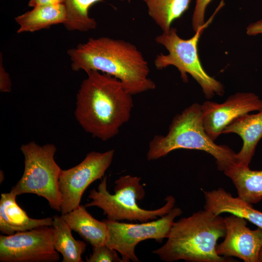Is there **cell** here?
<instances>
[{
  "instance_id": "9a60e30c",
  "label": "cell",
  "mask_w": 262,
  "mask_h": 262,
  "mask_svg": "<svg viewBox=\"0 0 262 262\" xmlns=\"http://www.w3.org/2000/svg\"><path fill=\"white\" fill-rule=\"evenodd\" d=\"M16 195L11 191L1 194L0 200V230L7 235L42 226H52L53 217L34 219L17 204Z\"/></svg>"
},
{
  "instance_id": "cb8c5ba5",
  "label": "cell",
  "mask_w": 262,
  "mask_h": 262,
  "mask_svg": "<svg viewBox=\"0 0 262 262\" xmlns=\"http://www.w3.org/2000/svg\"><path fill=\"white\" fill-rule=\"evenodd\" d=\"M11 81L10 75L3 65V57L0 56V91L2 93H8L11 91Z\"/></svg>"
},
{
  "instance_id": "30bf717a",
  "label": "cell",
  "mask_w": 262,
  "mask_h": 262,
  "mask_svg": "<svg viewBox=\"0 0 262 262\" xmlns=\"http://www.w3.org/2000/svg\"><path fill=\"white\" fill-rule=\"evenodd\" d=\"M52 226H42L0 236V262H57L59 253L53 243Z\"/></svg>"
},
{
  "instance_id": "52a82bcc",
  "label": "cell",
  "mask_w": 262,
  "mask_h": 262,
  "mask_svg": "<svg viewBox=\"0 0 262 262\" xmlns=\"http://www.w3.org/2000/svg\"><path fill=\"white\" fill-rule=\"evenodd\" d=\"M20 150L24 158V172L11 191L16 196L29 193L42 196L51 209L61 212L59 182L62 169L54 159L56 146L50 143L40 146L32 141L22 145Z\"/></svg>"
},
{
  "instance_id": "8fae6325",
  "label": "cell",
  "mask_w": 262,
  "mask_h": 262,
  "mask_svg": "<svg viewBox=\"0 0 262 262\" xmlns=\"http://www.w3.org/2000/svg\"><path fill=\"white\" fill-rule=\"evenodd\" d=\"M262 110V99L252 92H238L223 103L207 100L201 104L203 126L214 141L230 123L251 112Z\"/></svg>"
},
{
  "instance_id": "7c38bea8",
  "label": "cell",
  "mask_w": 262,
  "mask_h": 262,
  "mask_svg": "<svg viewBox=\"0 0 262 262\" xmlns=\"http://www.w3.org/2000/svg\"><path fill=\"white\" fill-rule=\"evenodd\" d=\"M226 234L224 241L216 247L218 255L235 257L245 262H259L262 247V229L247 227V220L231 214L224 217Z\"/></svg>"
},
{
  "instance_id": "ffe728a7",
  "label": "cell",
  "mask_w": 262,
  "mask_h": 262,
  "mask_svg": "<svg viewBox=\"0 0 262 262\" xmlns=\"http://www.w3.org/2000/svg\"><path fill=\"white\" fill-rule=\"evenodd\" d=\"M191 0H147L148 14L163 32L171 28L172 22L188 9Z\"/></svg>"
},
{
  "instance_id": "e0dca14e",
  "label": "cell",
  "mask_w": 262,
  "mask_h": 262,
  "mask_svg": "<svg viewBox=\"0 0 262 262\" xmlns=\"http://www.w3.org/2000/svg\"><path fill=\"white\" fill-rule=\"evenodd\" d=\"M66 11L64 3L38 6L15 18L19 25L18 33H33L49 28L50 26L64 24L66 20Z\"/></svg>"
},
{
  "instance_id": "603a6c76",
  "label": "cell",
  "mask_w": 262,
  "mask_h": 262,
  "mask_svg": "<svg viewBox=\"0 0 262 262\" xmlns=\"http://www.w3.org/2000/svg\"><path fill=\"white\" fill-rule=\"evenodd\" d=\"M212 0H196L192 18L193 30L196 32L205 24L204 17L207 7Z\"/></svg>"
},
{
  "instance_id": "484cf974",
  "label": "cell",
  "mask_w": 262,
  "mask_h": 262,
  "mask_svg": "<svg viewBox=\"0 0 262 262\" xmlns=\"http://www.w3.org/2000/svg\"><path fill=\"white\" fill-rule=\"evenodd\" d=\"M64 0H30L28 5L34 7L38 6L54 5L63 3Z\"/></svg>"
},
{
  "instance_id": "44dd1931",
  "label": "cell",
  "mask_w": 262,
  "mask_h": 262,
  "mask_svg": "<svg viewBox=\"0 0 262 262\" xmlns=\"http://www.w3.org/2000/svg\"><path fill=\"white\" fill-rule=\"evenodd\" d=\"M101 0H64L66 11V20L64 24L71 31L87 32L94 30L97 26L96 21L89 16V8ZM145 2L147 0H142Z\"/></svg>"
},
{
  "instance_id": "4fadbf2b",
  "label": "cell",
  "mask_w": 262,
  "mask_h": 262,
  "mask_svg": "<svg viewBox=\"0 0 262 262\" xmlns=\"http://www.w3.org/2000/svg\"><path fill=\"white\" fill-rule=\"evenodd\" d=\"M235 133L243 140V146L236 153L237 164L249 167L257 146L262 138V110L254 114H245L230 123L222 134Z\"/></svg>"
},
{
  "instance_id": "5b68a950",
  "label": "cell",
  "mask_w": 262,
  "mask_h": 262,
  "mask_svg": "<svg viewBox=\"0 0 262 262\" xmlns=\"http://www.w3.org/2000/svg\"><path fill=\"white\" fill-rule=\"evenodd\" d=\"M141 178L129 175L122 176L115 181L114 194L107 188V177H103L97 190L90 191L91 201L86 207L96 206L103 211L107 220L119 221L127 220L145 222L154 220L167 214L174 207L175 199L172 196L165 198L164 205L155 210L142 209L137 200L142 199L145 194L143 186L140 183Z\"/></svg>"
},
{
  "instance_id": "7402d4cb",
  "label": "cell",
  "mask_w": 262,
  "mask_h": 262,
  "mask_svg": "<svg viewBox=\"0 0 262 262\" xmlns=\"http://www.w3.org/2000/svg\"><path fill=\"white\" fill-rule=\"evenodd\" d=\"M117 251L106 245L93 247L92 253L88 258L87 262H123Z\"/></svg>"
},
{
  "instance_id": "d6986e66",
  "label": "cell",
  "mask_w": 262,
  "mask_h": 262,
  "mask_svg": "<svg viewBox=\"0 0 262 262\" xmlns=\"http://www.w3.org/2000/svg\"><path fill=\"white\" fill-rule=\"evenodd\" d=\"M53 243L62 257V262H82V255L86 250L84 241L75 240L72 230L65 220L57 215L53 216Z\"/></svg>"
},
{
  "instance_id": "8992f818",
  "label": "cell",
  "mask_w": 262,
  "mask_h": 262,
  "mask_svg": "<svg viewBox=\"0 0 262 262\" xmlns=\"http://www.w3.org/2000/svg\"><path fill=\"white\" fill-rule=\"evenodd\" d=\"M223 5L220 2L212 16L189 39L180 37L176 28L173 27L166 32H163L155 38V41L168 51L167 54L161 53L156 56L154 60L156 68L163 69L170 66H174L179 71L181 78L185 82L188 81L187 74H190L199 84L207 99L212 98L216 95L222 96L225 92L224 87L204 69L199 58L198 43L203 32Z\"/></svg>"
},
{
  "instance_id": "2e32d148",
  "label": "cell",
  "mask_w": 262,
  "mask_h": 262,
  "mask_svg": "<svg viewBox=\"0 0 262 262\" xmlns=\"http://www.w3.org/2000/svg\"><path fill=\"white\" fill-rule=\"evenodd\" d=\"M61 216L72 230L93 247L106 245L108 228L105 221L95 219L86 210L85 206L80 205Z\"/></svg>"
},
{
  "instance_id": "9c48e42d",
  "label": "cell",
  "mask_w": 262,
  "mask_h": 262,
  "mask_svg": "<svg viewBox=\"0 0 262 262\" xmlns=\"http://www.w3.org/2000/svg\"><path fill=\"white\" fill-rule=\"evenodd\" d=\"M114 153V149L104 152L91 151L78 165L62 170L59 182L61 214L71 212L80 205L82 195L88 186L104 177L112 164Z\"/></svg>"
},
{
  "instance_id": "277c9868",
  "label": "cell",
  "mask_w": 262,
  "mask_h": 262,
  "mask_svg": "<svg viewBox=\"0 0 262 262\" xmlns=\"http://www.w3.org/2000/svg\"><path fill=\"white\" fill-rule=\"evenodd\" d=\"M181 148L209 153L215 159L221 171L237 164L236 153L228 146L215 143L205 131L201 104L197 103L192 104L173 117L166 135L154 136L148 144L147 158L148 161L156 160Z\"/></svg>"
},
{
  "instance_id": "4316f807",
  "label": "cell",
  "mask_w": 262,
  "mask_h": 262,
  "mask_svg": "<svg viewBox=\"0 0 262 262\" xmlns=\"http://www.w3.org/2000/svg\"><path fill=\"white\" fill-rule=\"evenodd\" d=\"M259 262H262V247L261 248L259 252Z\"/></svg>"
},
{
  "instance_id": "3957f363",
  "label": "cell",
  "mask_w": 262,
  "mask_h": 262,
  "mask_svg": "<svg viewBox=\"0 0 262 262\" xmlns=\"http://www.w3.org/2000/svg\"><path fill=\"white\" fill-rule=\"evenodd\" d=\"M226 230L224 218L204 209L174 221L166 243L153 253L166 262H230L216 250L217 242L225 236Z\"/></svg>"
},
{
  "instance_id": "ac0fdd59",
  "label": "cell",
  "mask_w": 262,
  "mask_h": 262,
  "mask_svg": "<svg viewBox=\"0 0 262 262\" xmlns=\"http://www.w3.org/2000/svg\"><path fill=\"white\" fill-rule=\"evenodd\" d=\"M236 189L238 196L250 204L262 199V170H252L249 167L236 164L224 171Z\"/></svg>"
},
{
  "instance_id": "5bb4252c",
  "label": "cell",
  "mask_w": 262,
  "mask_h": 262,
  "mask_svg": "<svg viewBox=\"0 0 262 262\" xmlns=\"http://www.w3.org/2000/svg\"><path fill=\"white\" fill-rule=\"evenodd\" d=\"M202 190L205 209L216 215L227 213L236 215L262 229V212L253 208L251 204L238 196L234 197L221 187L211 191Z\"/></svg>"
},
{
  "instance_id": "ba28073f",
  "label": "cell",
  "mask_w": 262,
  "mask_h": 262,
  "mask_svg": "<svg viewBox=\"0 0 262 262\" xmlns=\"http://www.w3.org/2000/svg\"><path fill=\"white\" fill-rule=\"evenodd\" d=\"M182 213L180 208L174 207L160 218L141 224L106 220L108 236L106 245L118 252L123 262H139L135 253L137 245L147 239L161 242L167 238L175 219Z\"/></svg>"
},
{
  "instance_id": "7a4b0ae2",
  "label": "cell",
  "mask_w": 262,
  "mask_h": 262,
  "mask_svg": "<svg viewBox=\"0 0 262 262\" xmlns=\"http://www.w3.org/2000/svg\"><path fill=\"white\" fill-rule=\"evenodd\" d=\"M72 70L98 71L118 79L132 95L156 88L148 63L131 43L102 36L90 38L67 50Z\"/></svg>"
},
{
  "instance_id": "d4e9b609",
  "label": "cell",
  "mask_w": 262,
  "mask_h": 262,
  "mask_svg": "<svg viewBox=\"0 0 262 262\" xmlns=\"http://www.w3.org/2000/svg\"><path fill=\"white\" fill-rule=\"evenodd\" d=\"M246 33L249 35L262 34V20L249 24L246 28Z\"/></svg>"
},
{
  "instance_id": "6da1fadb",
  "label": "cell",
  "mask_w": 262,
  "mask_h": 262,
  "mask_svg": "<svg viewBox=\"0 0 262 262\" xmlns=\"http://www.w3.org/2000/svg\"><path fill=\"white\" fill-rule=\"evenodd\" d=\"M86 73L76 95L75 117L85 131L106 141L130 120L132 95L112 76L94 70Z\"/></svg>"
}]
</instances>
